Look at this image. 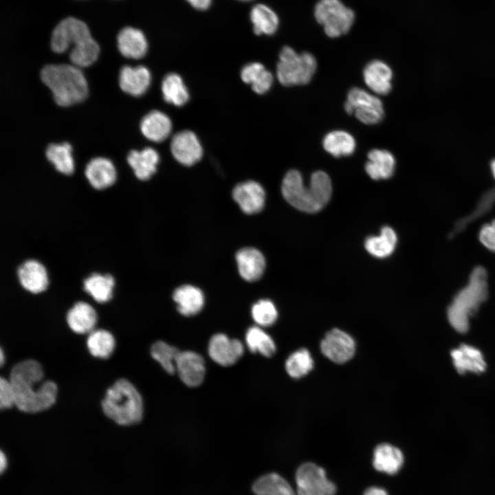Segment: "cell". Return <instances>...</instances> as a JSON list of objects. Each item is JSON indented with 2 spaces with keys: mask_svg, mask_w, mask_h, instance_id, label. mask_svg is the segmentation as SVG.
Instances as JSON below:
<instances>
[{
  "mask_svg": "<svg viewBox=\"0 0 495 495\" xmlns=\"http://www.w3.org/2000/svg\"><path fill=\"white\" fill-rule=\"evenodd\" d=\"M297 495H335L336 487L323 468L315 463L302 464L296 473Z\"/></svg>",
  "mask_w": 495,
  "mask_h": 495,
  "instance_id": "obj_10",
  "label": "cell"
},
{
  "mask_svg": "<svg viewBox=\"0 0 495 495\" xmlns=\"http://www.w3.org/2000/svg\"><path fill=\"white\" fill-rule=\"evenodd\" d=\"M245 339L252 353H258L263 356L271 358L276 351V346L272 338L258 326L249 328Z\"/></svg>",
  "mask_w": 495,
  "mask_h": 495,
  "instance_id": "obj_36",
  "label": "cell"
},
{
  "mask_svg": "<svg viewBox=\"0 0 495 495\" xmlns=\"http://www.w3.org/2000/svg\"><path fill=\"white\" fill-rule=\"evenodd\" d=\"M0 354H1V364L2 365L3 364V359H4L2 350H1Z\"/></svg>",
  "mask_w": 495,
  "mask_h": 495,
  "instance_id": "obj_48",
  "label": "cell"
},
{
  "mask_svg": "<svg viewBox=\"0 0 495 495\" xmlns=\"http://www.w3.org/2000/svg\"><path fill=\"white\" fill-rule=\"evenodd\" d=\"M239 1H251V0H239Z\"/></svg>",
  "mask_w": 495,
  "mask_h": 495,
  "instance_id": "obj_50",
  "label": "cell"
},
{
  "mask_svg": "<svg viewBox=\"0 0 495 495\" xmlns=\"http://www.w3.org/2000/svg\"><path fill=\"white\" fill-rule=\"evenodd\" d=\"M175 369L182 382L192 388L201 385L206 375L204 358L192 351H179L176 359Z\"/></svg>",
  "mask_w": 495,
  "mask_h": 495,
  "instance_id": "obj_14",
  "label": "cell"
},
{
  "mask_svg": "<svg viewBox=\"0 0 495 495\" xmlns=\"http://www.w3.org/2000/svg\"><path fill=\"white\" fill-rule=\"evenodd\" d=\"M315 19L331 38L346 34L355 21L354 12L340 0H319L314 8Z\"/></svg>",
  "mask_w": 495,
  "mask_h": 495,
  "instance_id": "obj_8",
  "label": "cell"
},
{
  "mask_svg": "<svg viewBox=\"0 0 495 495\" xmlns=\"http://www.w3.org/2000/svg\"><path fill=\"white\" fill-rule=\"evenodd\" d=\"M72 45L69 59L72 65L85 67L97 60L100 47L91 36L88 26L78 19L67 17L60 21L54 29L51 48L53 52L61 54Z\"/></svg>",
  "mask_w": 495,
  "mask_h": 495,
  "instance_id": "obj_2",
  "label": "cell"
},
{
  "mask_svg": "<svg viewBox=\"0 0 495 495\" xmlns=\"http://www.w3.org/2000/svg\"><path fill=\"white\" fill-rule=\"evenodd\" d=\"M15 405L14 393L9 380L0 379V407L1 409L10 408Z\"/></svg>",
  "mask_w": 495,
  "mask_h": 495,
  "instance_id": "obj_42",
  "label": "cell"
},
{
  "mask_svg": "<svg viewBox=\"0 0 495 495\" xmlns=\"http://www.w3.org/2000/svg\"><path fill=\"white\" fill-rule=\"evenodd\" d=\"M491 225L495 229V219L492 222Z\"/></svg>",
  "mask_w": 495,
  "mask_h": 495,
  "instance_id": "obj_49",
  "label": "cell"
},
{
  "mask_svg": "<svg viewBox=\"0 0 495 495\" xmlns=\"http://www.w3.org/2000/svg\"><path fill=\"white\" fill-rule=\"evenodd\" d=\"M41 364L33 360H25L15 364L10 374L15 406L25 412H37L50 408L57 396L56 384L45 381Z\"/></svg>",
  "mask_w": 495,
  "mask_h": 495,
  "instance_id": "obj_1",
  "label": "cell"
},
{
  "mask_svg": "<svg viewBox=\"0 0 495 495\" xmlns=\"http://www.w3.org/2000/svg\"><path fill=\"white\" fill-rule=\"evenodd\" d=\"M322 353L336 364H344L353 358L356 351L354 338L348 333L337 328L329 331L320 344Z\"/></svg>",
  "mask_w": 495,
  "mask_h": 495,
  "instance_id": "obj_12",
  "label": "cell"
},
{
  "mask_svg": "<svg viewBox=\"0 0 495 495\" xmlns=\"http://www.w3.org/2000/svg\"><path fill=\"white\" fill-rule=\"evenodd\" d=\"M487 274L481 266L472 272L468 285L455 296L448 309V318L451 326L459 333L469 329L470 317L478 309L488 296Z\"/></svg>",
  "mask_w": 495,
  "mask_h": 495,
  "instance_id": "obj_5",
  "label": "cell"
},
{
  "mask_svg": "<svg viewBox=\"0 0 495 495\" xmlns=\"http://www.w3.org/2000/svg\"><path fill=\"white\" fill-rule=\"evenodd\" d=\"M365 170L374 180L386 179L392 177L395 168L393 155L384 149L375 148L368 153Z\"/></svg>",
  "mask_w": 495,
  "mask_h": 495,
  "instance_id": "obj_26",
  "label": "cell"
},
{
  "mask_svg": "<svg viewBox=\"0 0 495 495\" xmlns=\"http://www.w3.org/2000/svg\"><path fill=\"white\" fill-rule=\"evenodd\" d=\"M82 291L97 303H106L113 297L116 285L115 276L109 272H92L81 282Z\"/></svg>",
  "mask_w": 495,
  "mask_h": 495,
  "instance_id": "obj_16",
  "label": "cell"
},
{
  "mask_svg": "<svg viewBox=\"0 0 495 495\" xmlns=\"http://www.w3.org/2000/svg\"><path fill=\"white\" fill-rule=\"evenodd\" d=\"M364 495H388V494L384 489L371 487L364 492Z\"/></svg>",
  "mask_w": 495,
  "mask_h": 495,
  "instance_id": "obj_45",
  "label": "cell"
},
{
  "mask_svg": "<svg viewBox=\"0 0 495 495\" xmlns=\"http://www.w3.org/2000/svg\"><path fill=\"white\" fill-rule=\"evenodd\" d=\"M101 404L104 413L120 425L135 424L142 418V398L127 380H117L107 390Z\"/></svg>",
  "mask_w": 495,
  "mask_h": 495,
  "instance_id": "obj_6",
  "label": "cell"
},
{
  "mask_svg": "<svg viewBox=\"0 0 495 495\" xmlns=\"http://www.w3.org/2000/svg\"><path fill=\"white\" fill-rule=\"evenodd\" d=\"M285 199L295 208L305 212H318L329 202L332 193L329 176L324 171L314 172L309 186H305L300 173L290 170L285 175L281 185Z\"/></svg>",
  "mask_w": 495,
  "mask_h": 495,
  "instance_id": "obj_3",
  "label": "cell"
},
{
  "mask_svg": "<svg viewBox=\"0 0 495 495\" xmlns=\"http://www.w3.org/2000/svg\"><path fill=\"white\" fill-rule=\"evenodd\" d=\"M451 356L455 368L461 374L465 372L479 374L486 368L482 353L474 346L463 344L451 351Z\"/></svg>",
  "mask_w": 495,
  "mask_h": 495,
  "instance_id": "obj_24",
  "label": "cell"
},
{
  "mask_svg": "<svg viewBox=\"0 0 495 495\" xmlns=\"http://www.w3.org/2000/svg\"><path fill=\"white\" fill-rule=\"evenodd\" d=\"M6 467H7V459H6V456H5V454H3V452L2 451H1V454H0V470H1V473L4 471V470L6 468Z\"/></svg>",
  "mask_w": 495,
  "mask_h": 495,
  "instance_id": "obj_46",
  "label": "cell"
},
{
  "mask_svg": "<svg viewBox=\"0 0 495 495\" xmlns=\"http://www.w3.org/2000/svg\"><path fill=\"white\" fill-rule=\"evenodd\" d=\"M151 76L144 66H124L119 74V85L121 89L133 96H140L148 89Z\"/></svg>",
  "mask_w": 495,
  "mask_h": 495,
  "instance_id": "obj_19",
  "label": "cell"
},
{
  "mask_svg": "<svg viewBox=\"0 0 495 495\" xmlns=\"http://www.w3.org/2000/svg\"><path fill=\"white\" fill-rule=\"evenodd\" d=\"M243 82L250 84L257 94L266 93L273 83L272 74L260 63L254 62L245 65L241 72Z\"/></svg>",
  "mask_w": 495,
  "mask_h": 495,
  "instance_id": "obj_31",
  "label": "cell"
},
{
  "mask_svg": "<svg viewBox=\"0 0 495 495\" xmlns=\"http://www.w3.org/2000/svg\"><path fill=\"white\" fill-rule=\"evenodd\" d=\"M344 109L349 114L354 113L358 120L366 124L378 123L384 115L381 100L358 87L348 92Z\"/></svg>",
  "mask_w": 495,
  "mask_h": 495,
  "instance_id": "obj_9",
  "label": "cell"
},
{
  "mask_svg": "<svg viewBox=\"0 0 495 495\" xmlns=\"http://www.w3.org/2000/svg\"><path fill=\"white\" fill-rule=\"evenodd\" d=\"M72 151V146L68 142L50 144L47 147L45 155L58 172L65 175H70L74 171Z\"/></svg>",
  "mask_w": 495,
  "mask_h": 495,
  "instance_id": "obj_35",
  "label": "cell"
},
{
  "mask_svg": "<svg viewBox=\"0 0 495 495\" xmlns=\"http://www.w3.org/2000/svg\"><path fill=\"white\" fill-rule=\"evenodd\" d=\"M85 176L90 186L96 190H103L116 181V170L113 163L104 157H95L85 166Z\"/></svg>",
  "mask_w": 495,
  "mask_h": 495,
  "instance_id": "obj_18",
  "label": "cell"
},
{
  "mask_svg": "<svg viewBox=\"0 0 495 495\" xmlns=\"http://www.w3.org/2000/svg\"><path fill=\"white\" fill-rule=\"evenodd\" d=\"M208 351L215 363L222 366H230L242 357L244 346L239 340L230 338L227 335L219 333L210 338Z\"/></svg>",
  "mask_w": 495,
  "mask_h": 495,
  "instance_id": "obj_13",
  "label": "cell"
},
{
  "mask_svg": "<svg viewBox=\"0 0 495 495\" xmlns=\"http://www.w3.org/2000/svg\"><path fill=\"white\" fill-rule=\"evenodd\" d=\"M397 238L395 231L388 226L382 228L379 236L368 237L364 243L367 252L377 258L390 256L396 247Z\"/></svg>",
  "mask_w": 495,
  "mask_h": 495,
  "instance_id": "obj_34",
  "label": "cell"
},
{
  "mask_svg": "<svg viewBox=\"0 0 495 495\" xmlns=\"http://www.w3.org/2000/svg\"><path fill=\"white\" fill-rule=\"evenodd\" d=\"M87 347L92 355L107 358L113 351L115 340L112 334L107 330L92 331L87 339Z\"/></svg>",
  "mask_w": 495,
  "mask_h": 495,
  "instance_id": "obj_39",
  "label": "cell"
},
{
  "mask_svg": "<svg viewBox=\"0 0 495 495\" xmlns=\"http://www.w3.org/2000/svg\"><path fill=\"white\" fill-rule=\"evenodd\" d=\"M317 67V62L309 52L297 53L285 46L280 50L276 67V76L285 86L302 85L310 82Z\"/></svg>",
  "mask_w": 495,
  "mask_h": 495,
  "instance_id": "obj_7",
  "label": "cell"
},
{
  "mask_svg": "<svg viewBox=\"0 0 495 495\" xmlns=\"http://www.w3.org/2000/svg\"><path fill=\"white\" fill-rule=\"evenodd\" d=\"M162 92L165 101L180 107L189 98L188 91L182 78L177 74H167L162 83Z\"/></svg>",
  "mask_w": 495,
  "mask_h": 495,
  "instance_id": "obj_37",
  "label": "cell"
},
{
  "mask_svg": "<svg viewBox=\"0 0 495 495\" xmlns=\"http://www.w3.org/2000/svg\"><path fill=\"white\" fill-rule=\"evenodd\" d=\"M160 160L158 153L148 147L142 151L132 150L127 155V162L135 176L141 181L149 179L155 173Z\"/></svg>",
  "mask_w": 495,
  "mask_h": 495,
  "instance_id": "obj_25",
  "label": "cell"
},
{
  "mask_svg": "<svg viewBox=\"0 0 495 495\" xmlns=\"http://www.w3.org/2000/svg\"><path fill=\"white\" fill-rule=\"evenodd\" d=\"M322 145L324 150L334 157L351 155L356 147V142L351 134L336 130L328 133L323 138Z\"/></svg>",
  "mask_w": 495,
  "mask_h": 495,
  "instance_id": "obj_32",
  "label": "cell"
},
{
  "mask_svg": "<svg viewBox=\"0 0 495 495\" xmlns=\"http://www.w3.org/2000/svg\"><path fill=\"white\" fill-rule=\"evenodd\" d=\"M252 491L255 495H296L290 484L276 473L259 477L254 483Z\"/></svg>",
  "mask_w": 495,
  "mask_h": 495,
  "instance_id": "obj_33",
  "label": "cell"
},
{
  "mask_svg": "<svg viewBox=\"0 0 495 495\" xmlns=\"http://www.w3.org/2000/svg\"><path fill=\"white\" fill-rule=\"evenodd\" d=\"M479 239L485 247L495 252V229L491 224H485L481 228Z\"/></svg>",
  "mask_w": 495,
  "mask_h": 495,
  "instance_id": "obj_43",
  "label": "cell"
},
{
  "mask_svg": "<svg viewBox=\"0 0 495 495\" xmlns=\"http://www.w3.org/2000/svg\"><path fill=\"white\" fill-rule=\"evenodd\" d=\"M403 463L404 455L398 448L386 443L375 447L373 463L377 471L395 474L401 469Z\"/></svg>",
  "mask_w": 495,
  "mask_h": 495,
  "instance_id": "obj_29",
  "label": "cell"
},
{
  "mask_svg": "<svg viewBox=\"0 0 495 495\" xmlns=\"http://www.w3.org/2000/svg\"><path fill=\"white\" fill-rule=\"evenodd\" d=\"M117 43L121 54L129 58H141L148 50V42L144 33L132 27H125L120 31Z\"/></svg>",
  "mask_w": 495,
  "mask_h": 495,
  "instance_id": "obj_20",
  "label": "cell"
},
{
  "mask_svg": "<svg viewBox=\"0 0 495 495\" xmlns=\"http://www.w3.org/2000/svg\"><path fill=\"white\" fill-rule=\"evenodd\" d=\"M367 87L378 95L388 94L392 87L393 72L384 62L375 60L369 62L363 71Z\"/></svg>",
  "mask_w": 495,
  "mask_h": 495,
  "instance_id": "obj_21",
  "label": "cell"
},
{
  "mask_svg": "<svg viewBox=\"0 0 495 495\" xmlns=\"http://www.w3.org/2000/svg\"><path fill=\"white\" fill-rule=\"evenodd\" d=\"M232 197L241 210L248 214L260 212L264 207L265 193L262 186L252 180L237 184Z\"/></svg>",
  "mask_w": 495,
  "mask_h": 495,
  "instance_id": "obj_17",
  "label": "cell"
},
{
  "mask_svg": "<svg viewBox=\"0 0 495 495\" xmlns=\"http://www.w3.org/2000/svg\"><path fill=\"white\" fill-rule=\"evenodd\" d=\"M491 170L494 177L495 178V159L491 162Z\"/></svg>",
  "mask_w": 495,
  "mask_h": 495,
  "instance_id": "obj_47",
  "label": "cell"
},
{
  "mask_svg": "<svg viewBox=\"0 0 495 495\" xmlns=\"http://www.w3.org/2000/svg\"><path fill=\"white\" fill-rule=\"evenodd\" d=\"M314 362L309 351L300 348L291 353L285 361V370L294 379H300L314 368Z\"/></svg>",
  "mask_w": 495,
  "mask_h": 495,
  "instance_id": "obj_38",
  "label": "cell"
},
{
  "mask_svg": "<svg viewBox=\"0 0 495 495\" xmlns=\"http://www.w3.org/2000/svg\"><path fill=\"white\" fill-rule=\"evenodd\" d=\"M180 351L163 341L155 342L151 349V354L162 367L169 374L176 372L175 362Z\"/></svg>",
  "mask_w": 495,
  "mask_h": 495,
  "instance_id": "obj_40",
  "label": "cell"
},
{
  "mask_svg": "<svg viewBox=\"0 0 495 495\" xmlns=\"http://www.w3.org/2000/svg\"><path fill=\"white\" fill-rule=\"evenodd\" d=\"M43 82L50 89L56 103L68 107L83 101L88 94L87 80L74 65L58 64L45 66L41 72Z\"/></svg>",
  "mask_w": 495,
  "mask_h": 495,
  "instance_id": "obj_4",
  "label": "cell"
},
{
  "mask_svg": "<svg viewBox=\"0 0 495 495\" xmlns=\"http://www.w3.org/2000/svg\"><path fill=\"white\" fill-rule=\"evenodd\" d=\"M178 311L185 316L197 314L204 305V296L201 289L193 285L177 287L173 294Z\"/></svg>",
  "mask_w": 495,
  "mask_h": 495,
  "instance_id": "obj_27",
  "label": "cell"
},
{
  "mask_svg": "<svg viewBox=\"0 0 495 495\" xmlns=\"http://www.w3.org/2000/svg\"><path fill=\"white\" fill-rule=\"evenodd\" d=\"M66 321L69 328L76 333L91 332L97 322V313L90 304L79 300L68 309Z\"/></svg>",
  "mask_w": 495,
  "mask_h": 495,
  "instance_id": "obj_23",
  "label": "cell"
},
{
  "mask_svg": "<svg viewBox=\"0 0 495 495\" xmlns=\"http://www.w3.org/2000/svg\"><path fill=\"white\" fill-rule=\"evenodd\" d=\"M170 150L175 159L185 166H192L202 157L203 150L197 135L190 131L175 134L171 141Z\"/></svg>",
  "mask_w": 495,
  "mask_h": 495,
  "instance_id": "obj_15",
  "label": "cell"
},
{
  "mask_svg": "<svg viewBox=\"0 0 495 495\" xmlns=\"http://www.w3.org/2000/svg\"><path fill=\"white\" fill-rule=\"evenodd\" d=\"M251 314L254 322L261 327L272 325L278 318L276 306L271 300L266 299L260 300L254 304Z\"/></svg>",
  "mask_w": 495,
  "mask_h": 495,
  "instance_id": "obj_41",
  "label": "cell"
},
{
  "mask_svg": "<svg viewBox=\"0 0 495 495\" xmlns=\"http://www.w3.org/2000/svg\"><path fill=\"white\" fill-rule=\"evenodd\" d=\"M190 6L197 10H206L211 6L212 0H186Z\"/></svg>",
  "mask_w": 495,
  "mask_h": 495,
  "instance_id": "obj_44",
  "label": "cell"
},
{
  "mask_svg": "<svg viewBox=\"0 0 495 495\" xmlns=\"http://www.w3.org/2000/svg\"><path fill=\"white\" fill-rule=\"evenodd\" d=\"M239 272L247 281H255L263 274L265 260L263 254L254 248H245L236 254Z\"/></svg>",
  "mask_w": 495,
  "mask_h": 495,
  "instance_id": "obj_22",
  "label": "cell"
},
{
  "mask_svg": "<svg viewBox=\"0 0 495 495\" xmlns=\"http://www.w3.org/2000/svg\"><path fill=\"white\" fill-rule=\"evenodd\" d=\"M171 129L170 119L157 110L149 112L140 122V130L144 136L155 142L164 140L169 135Z\"/></svg>",
  "mask_w": 495,
  "mask_h": 495,
  "instance_id": "obj_28",
  "label": "cell"
},
{
  "mask_svg": "<svg viewBox=\"0 0 495 495\" xmlns=\"http://www.w3.org/2000/svg\"><path fill=\"white\" fill-rule=\"evenodd\" d=\"M15 274L19 285L30 294H41L49 287L50 276L47 267L36 258L23 260L17 265Z\"/></svg>",
  "mask_w": 495,
  "mask_h": 495,
  "instance_id": "obj_11",
  "label": "cell"
},
{
  "mask_svg": "<svg viewBox=\"0 0 495 495\" xmlns=\"http://www.w3.org/2000/svg\"><path fill=\"white\" fill-rule=\"evenodd\" d=\"M250 19L254 32L257 35H272L278 28L279 19L268 6L258 3L252 7Z\"/></svg>",
  "mask_w": 495,
  "mask_h": 495,
  "instance_id": "obj_30",
  "label": "cell"
}]
</instances>
